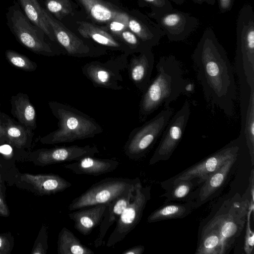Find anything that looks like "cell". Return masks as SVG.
I'll return each instance as SVG.
<instances>
[{
	"instance_id": "1",
	"label": "cell",
	"mask_w": 254,
	"mask_h": 254,
	"mask_svg": "<svg viewBox=\"0 0 254 254\" xmlns=\"http://www.w3.org/2000/svg\"><path fill=\"white\" fill-rule=\"evenodd\" d=\"M191 58L206 100L232 117L237 97L234 72L225 49L211 27L204 31Z\"/></svg>"
},
{
	"instance_id": "2",
	"label": "cell",
	"mask_w": 254,
	"mask_h": 254,
	"mask_svg": "<svg viewBox=\"0 0 254 254\" xmlns=\"http://www.w3.org/2000/svg\"><path fill=\"white\" fill-rule=\"evenodd\" d=\"M156 69V76L142 92L139 105V122L145 121L160 107H170V104L180 96L187 85L183 76L181 64L175 56L160 57Z\"/></svg>"
},
{
	"instance_id": "3",
	"label": "cell",
	"mask_w": 254,
	"mask_h": 254,
	"mask_svg": "<svg viewBox=\"0 0 254 254\" xmlns=\"http://www.w3.org/2000/svg\"><path fill=\"white\" fill-rule=\"evenodd\" d=\"M53 115L58 119V128L40 138L44 144L68 143L94 137L103 128L93 118L70 105L49 102Z\"/></svg>"
},
{
	"instance_id": "4",
	"label": "cell",
	"mask_w": 254,
	"mask_h": 254,
	"mask_svg": "<svg viewBox=\"0 0 254 254\" xmlns=\"http://www.w3.org/2000/svg\"><path fill=\"white\" fill-rule=\"evenodd\" d=\"M235 70L239 88H254V11L250 3L241 8L236 21Z\"/></svg>"
},
{
	"instance_id": "5",
	"label": "cell",
	"mask_w": 254,
	"mask_h": 254,
	"mask_svg": "<svg viewBox=\"0 0 254 254\" xmlns=\"http://www.w3.org/2000/svg\"><path fill=\"white\" fill-rule=\"evenodd\" d=\"M6 17L7 25L16 39L30 51L48 57L64 53L61 48L45 40L44 32L30 22L17 2L8 8Z\"/></svg>"
},
{
	"instance_id": "6",
	"label": "cell",
	"mask_w": 254,
	"mask_h": 254,
	"mask_svg": "<svg viewBox=\"0 0 254 254\" xmlns=\"http://www.w3.org/2000/svg\"><path fill=\"white\" fill-rule=\"evenodd\" d=\"M141 182L138 178H105L93 184L86 191L74 198L69 204V210H76L93 205L108 204L127 193L134 191Z\"/></svg>"
},
{
	"instance_id": "7",
	"label": "cell",
	"mask_w": 254,
	"mask_h": 254,
	"mask_svg": "<svg viewBox=\"0 0 254 254\" xmlns=\"http://www.w3.org/2000/svg\"><path fill=\"white\" fill-rule=\"evenodd\" d=\"M174 111L170 107L164 108L153 118L133 129L124 145L125 154L133 160L144 157L161 136Z\"/></svg>"
},
{
	"instance_id": "8",
	"label": "cell",
	"mask_w": 254,
	"mask_h": 254,
	"mask_svg": "<svg viewBox=\"0 0 254 254\" xmlns=\"http://www.w3.org/2000/svg\"><path fill=\"white\" fill-rule=\"evenodd\" d=\"M205 159L192 165L178 175L161 183L164 189L178 182L200 178L204 182L207 177L222 166L228 160L240 154L242 145L246 142L244 133Z\"/></svg>"
},
{
	"instance_id": "9",
	"label": "cell",
	"mask_w": 254,
	"mask_h": 254,
	"mask_svg": "<svg viewBox=\"0 0 254 254\" xmlns=\"http://www.w3.org/2000/svg\"><path fill=\"white\" fill-rule=\"evenodd\" d=\"M129 55L122 53L104 61H93L81 67L82 74L94 86L113 90L124 88L121 71L127 68Z\"/></svg>"
},
{
	"instance_id": "10",
	"label": "cell",
	"mask_w": 254,
	"mask_h": 254,
	"mask_svg": "<svg viewBox=\"0 0 254 254\" xmlns=\"http://www.w3.org/2000/svg\"><path fill=\"white\" fill-rule=\"evenodd\" d=\"M6 183L9 186H15L39 196L62 192L72 186L70 182L58 175L23 173L19 171L16 166L10 169Z\"/></svg>"
},
{
	"instance_id": "11",
	"label": "cell",
	"mask_w": 254,
	"mask_h": 254,
	"mask_svg": "<svg viewBox=\"0 0 254 254\" xmlns=\"http://www.w3.org/2000/svg\"><path fill=\"white\" fill-rule=\"evenodd\" d=\"M151 189L150 186H142L141 182L137 185L131 200L116 222V227L107 242V247L114 246L123 240L139 223L151 198Z\"/></svg>"
},
{
	"instance_id": "12",
	"label": "cell",
	"mask_w": 254,
	"mask_h": 254,
	"mask_svg": "<svg viewBox=\"0 0 254 254\" xmlns=\"http://www.w3.org/2000/svg\"><path fill=\"white\" fill-rule=\"evenodd\" d=\"M43 9L44 15L53 31L56 41L66 55L79 58H97L107 53V49L83 41L45 8L43 7Z\"/></svg>"
},
{
	"instance_id": "13",
	"label": "cell",
	"mask_w": 254,
	"mask_h": 254,
	"mask_svg": "<svg viewBox=\"0 0 254 254\" xmlns=\"http://www.w3.org/2000/svg\"><path fill=\"white\" fill-rule=\"evenodd\" d=\"M190 114V104L186 100L180 110L169 120L149 161V165L170 159L182 139Z\"/></svg>"
},
{
	"instance_id": "14",
	"label": "cell",
	"mask_w": 254,
	"mask_h": 254,
	"mask_svg": "<svg viewBox=\"0 0 254 254\" xmlns=\"http://www.w3.org/2000/svg\"><path fill=\"white\" fill-rule=\"evenodd\" d=\"M99 152L96 146L89 145L57 146L39 149L24 154L22 161H29L35 166L44 167L62 162L75 161L86 156H94Z\"/></svg>"
},
{
	"instance_id": "15",
	"label": "cell",
	"mask_w": 254,
	"mask_h": 254,
	"mask_svg": "<svg viewBox=\"0 0 254 254\" xmlns=\"http://www.w3.org/2000/svg\"><path fill=\"white\" fill-rule=\"evenodd\" d=\"M250 201L246 198L236 200L223 213L213 217L217 221L222 240V253H226L240 235L246 222Z\"/></svg>"
},
{
	"instance_id": "16",
	"label": "cell",
	"mask_w": 254,
	"mask_h": 254,
	"mask_svg": "<svg viewBox=\"0 0 254 254\" xmlns=\"http://www.w3.org/2000/svg\"><path fill=\"white\" fill-rule=\"evenodd\" d=\"M153 19L171 42L185 40L199 25V20L195 17L174 8Z\"/></svg>"
},
{
	"instance_id": "17",
	"label": "cell",
	"mask_w": 254,
	"mask_h": 254,
	"mask_svg": "<svg viewBox=\"0 0 254 254\" xmlns=\"http://www.w3.org/2000/svg\"><path fill=\"white\" fill-rule=\"evenodd\" d=\"M128 28L146 46L152 49L165 35L160 26L138 10L128 12Z\"/></svg>"
},
{
	"instance_id": "18",
	"label": "cell",
	"mask_w": 254,
	"mask_h": 254,
	"mask_svg": "<svg viewBox=\"0 0 254 254\" xmlns=\"http://www.w3.org/2000/svg\"><path fill=\"white\" fill-rule=\"evenodd\" d=\"M148 49L139 53L138 55L132 54L127 65L128 76L134 86L143 92L151 80L154 64V56Z\"/></svg>"
},
{
	"instance_id": "19",
	"label": "cell",
	"mask_w": 254,
	"mask_h": 254,
	"mask_svg": "<svg viewBox=\"0 0 254 254\" xmlns=\"http://www.w3.org/2000/svg\"><path fill=\"white\" fill-rule=\"evenodd\" d=\"M76 23L77 30L83 38L92 40L106 49L132 55L130 49L126 44L105 28L87 21H77Z\"/></svg>"
},
{
	"instance_id": "20",
	"label": "cell",
	"mask_w": 254,
	"mask_h": 254,
	"mask_svg": "<svg viewBox=\"0 0 254 254\" xmlns=\"http://www.w3.org/2000/svg\"><path fill=\"white\" fill-rule=\"evenodd\" d=\"M95 22L106 25L115 19L128 21V12L104 0H76Z\"/></svg>"
},
{
	"instance_id": "21",
	"label": "cell",
	"mask_w": 254,
	"mask_h": 254,
	"mask_svg": "<svg viewBox=\"0 0 254 254\" xmlns=\"http://www.w3.org/2000/svg\"><path fill=\"white\" fill-rule=\"evenodd\" d=\"M119 162L112 159L94 156L84 157L74 162L64 165V167L76 175L100 176L115 170Z\"/></svg>"
},
{
	"instance_id": "22",
	"label": "cell",
	"mask_w": 254,
	"mask_h": 254,
	"mask_svg": "<svg viewBox=\"0 0 254 254\" xmlns=\"http://www.w3.org/2000/svg\"><path fill=\"white\" fill-rule=\"evenodd\" d=\"M238 156L229 159L219 168L207 177L201 185L197 197L195 200L196 207L209 200L222 187Z\"/></svg>"
},
{
	"instance_id": "23",
	"label": "cell",
	"mask_w": 254,
	"mask_h": 254,
	"mask_svg": "<svg viewBox=\"0 0 254 254\" xmlns=\"http://www.w3.org/2000/svg\"><path fill=\"white\" fill-rule=\"evenodd\" d=\"M85 209H78L68 214L74 222V228L80 234L87 236L100 225L106 208V204H101Z\"/></svg>"
},
{
	"instance_id": "24",
	"label": "cell",
	"mask_w": 254,
	"mask_h": 254,
	"mask_svg": "<svg viewBox=\"0 0 254 254\" xmlns=\"http://www.w3.org/2000/svg\"><path fill=\"white\" fill-rule=\"evenodd\" d=\"M242 131L244 135L251 164L254 165V92L240 96Z\"/></svg>"
},
{
	"instance_id": "25",
	"label": "cell",
	"mask_w": 254,
	"mask_h": 254,
	"mask_svg": "<svg viewBox=\"0 0 254 254\" xmlns=\"http://www.w3.org/2000/svg\"><path fill=\"white\" fill-rule=\"evenodd\" d=\"M134 191H131L106 204L104 215L100 224L99 232L94 242L95 248H97L102 246L109 228L114 222H117L123 210L130 203Z\"/></svg>"
},
{
	"instance_id": "26",
	"label": "cell",
	"mask_w": 254,
	"mask_h": 254,
	"mask_svg": "<svg viewBox=\"0 0 254 254\" xmlns=\"http://www.w3.org/2000/svg\"><path fill=\"white\" fill-rule=\"evenodd\" d=\"M204 182L200 178H193L175 183L166 188L161 195L165 197L164 203L171 201H183L196 199L201 185Z\"/></svg>"
},
{
	"instance_id": "27",
	"label": "cell",
	"mask_w": 254,
	"mask_h": 254,
	"mask_svg": "<svg viewBox=\"0 0 254 254\" xmlns=\"http://www.w3.org/2000/svg\"><path fill=\"white\" fill-rule=\"evenodd\" d=\"M197 208L195 201L191 200L184 203H166L154 210L148 216V223L183 218L190 214L192 211Z\"/></svg>"
},
{
	"instance_id": "28",
	"label": "cell",
	"mask_w": 254,
	"mask_h": 254,
	"mask_svg": "<svg viewBox=\"0 0 254 254\" xmlns=\"http://www.w3.org/2000/svg\"><path fill=\"white\" fill-rule=\"evenodd\" d=\"M195 254H222L218 224L213 218L204 227Z\"/></svg>"
},
{
	"instance_id": "29",
	"label": "cell",
	"mask_w": 254,
	"mask_h": 254,
	"mask_svg": "<svg viewBox=\"0 0 254 254\" xmlns=\"http://www.w3.org/2000/svg\"><path fill=\"white\" fill-rule=\"evenodd\" d=\"M24 14L30 22L40 28L52 41H56L53 31L38 0H17Z\"/></svg>"
},
{
	"instance_id": "30",
	"label": "cell",
	"mask_w": 254,
	"mask_h": 254,
	"mask_svg": "<svg viewBox=\"0 0 254 254\" xmlns=\"http://www.w3.org/2000/svg\"><path fill=\"white\" fill-rule=\"evenodd\" d=\"M12 114L20 124L30 128L36 127V114L28 96L21 93L12 97Z\"/></svg>"
},
{
	"instance_id": "31",
	"label": "cell",
	"mask_w": 254,
	"mask_h": 254,
	"mask_svg": "<svg viewBox=\"0 0 254 254\" xmlns=\"http://www.w3.org/2000/svg\"><path fill=\"white\" fill-rule=\"evenodd\" d=\"M7 117L4 121L6 142L18 149L29 148L32 141L30 128L22 125L16 124L8 117Z\"/></svg>"
},
{
	"instance_id": "32",
	"label": "cell",
	"mask_w": 254,
	"mask_h": 254,
	"mask_svg": "<svg viewBox=\"0 0 254 254\" xmlns=\"http://www.w3.org/2000/svg\"><path fill=\"white\" fill-rule=\"evenodd\" d=\"M58 254H93L94 252L82 244L74 234L66 227H63L58 235Z\"/></svg>"
},
{
	"instance_id": "33",
	"label": "cell",
	"mask_w": 254,
	"mask_h": 254,
	"mask_svg": "<svg viewBox=\"0 0 254 254\" xmlns=\"http://www.w3.org/2000/svg\"><path fill=\"white\" fill-rule=\"evenodd\" d=\"M45 9L59 20L73 12L69 0H45Z\"/></svg>"
},
{
	"instance_id": "34",
	"label": "cell",
	"mask_w": 254,
	"mask_h": 254,
	"mask_svg": "<svg viewBox=\"0 0 254 254\" xmlns=\"http://www.w3.org/2000/svg\"><path fill=\"white\" fill-rule=\"evenodd\" d=\"M140 7H149L151 9L148 13L149 17L161 15L171 11L174 8L169 0H137Z\"/></svg>"
},
{
	"instance_id": "35",
	"label": "cell",
	"mask_w": 254,
	"mask_h": 254,
	"mask_svg": "<svg viewBox=\"0 0 254 254\" xmlns=\"http://www.w3.org/2000/svg\"><path fill=\"white\" fill-rule=\"evenodd\" d=\"M5 57L10 64L22 70L32 71L37 68L36 63L31 61L25 56L13 50H7L5 52Z\"/></svg>"
},
{
	"instance_id": "36",
	"label": "cell",
	"mask_w": 254,
	"mask_h": 254,
	"mask_svg": "<svg viewBox=\"0 0 254 254\" xmlns=\"http://www.w3.org/2000/svg\"><path fill=\"white\" fill-rule=\"evenodd\" d=\"M126 44L130 50L132 54H137L148 49L128 28L124 30L117 37Z\"/></svg>"
},
{
	"instance_id": "37",
	"label": "cell",
	"mask_w": 254,
	"mask_h": 254,
	"mask_svg": "<svg viewBox=\"0 0 254 254\" xmlns=\"http://www.w3.org/2000/svg\"><path fill=\"white\" fill-rule=\"evenodd\" d=\"M254 212V201L250 200V203L247 214V225L244 249L246 254H254V233L251 229L250 218Z\"/></svg>"
},
{
	"instance_id": "38",
	"label": "cell",
	"mask_w": 254,
	"mask_h": 254,
	"mask_svg": "<svg viewBox=\"0 0 254 254\" xmlns=\"http://www.w3.org/2000/svg\"><path fill=\"white\" fill-rule=\"evenodd\" d=\"M48 249L47 227L43 224L35 241L30 254H46Z\"/></svg>"
},
{
	"instance_id": "39",
	"label": "cell",
	"mask_w": 254,
	"mask_h": 254,
	"mask_svg": "<svg viewBox=\"0 0 254 254\" xmlns=\"http://www.w3.org/2000/svg\"><path fill=\"white\" fill-rule=\"evenodd\" d=\"M15 166L14 163L0 159V195L4 199L6 196V181L10 170Z\"/></svg>"
},
{
	"instance_id": "40",
	"label": "cell",
	"mask_w": 254,
	"mask_h": 254,
	"mask_svg": "<svg viewBox=\"0 0 254 254\" xmlns=\"http://www.w3.org/2000/svg\"><path fill=\"white\" fill-rule=\"evenodd\" d=\"M14 243V237L10 232L0 233V254H10Z\"/></svg>"
},
{
	"instance_id": "41",
	"label": "cell",
	"mask_w": 254,
	"mask_h": 254,
	"mask_svg": "<svg viewBox=\"0 0 254 254\" xmlns=\"http://www.w3.org/2000/svg\"><path fill=\"white\" fill-rule=\"evenodd\" d=\"M127 22L118 19L113 20L105 25L104 28L117 38L122 32L128 28Z\"/></svg>"
},
{
	"instance_id": "42",
	"label": "cell",
	"mask_w": 254,
	"mask_h": 254,
	"mask_svg": "<svg viewBox=\"0 0 254 254\" xmlns=\"http://www.w3.org/2000/svg\"><path fill=\"white\" fill-rule=\"evenodd\" d=\"M219 12L224 13L230 11L234 5L235 0H217Z\"/></svg>"
},
{
	"instance_id": "43",
	"label": "cell",
	"mask_w": 254,
	"mask_h": 254,
	"mask_svg": "<svg viewBox=\"0 0 254 254\" xmlns=\"http://www.w3.org/2000/svg\"><path fill=\"white\" fill-rule=\"evenodd\" d=\"M10 211L5 199L0 195V216L7 217L9 216Z\"/></svg>"
},
{
	"instance_id": "44",
	"label": "cell",
	"mask_w": 254,
	"mask_h": 254,
	"mask_svg": "<svg viewBox=\"0 0 254 254\" xmlns=\"http://www.w3.org/2000/svg\"><path fill=\"white\" fill-rule=\"evenodd\" d=\"M145 250V247L142 245H137L132 247L122 252V254H142Z\"/></svg>"
},
{
	"instance_id": "45",
	"label": "cell",
	"mask_w": 254,
	"mask_h": 254,
	"mask_svg": "<svg viewBox=\"0 0 254 254\" xmlns=\"http://www.w3.org/2000/svg\"><path fill=\"white\" fill-rule=\"evenodd\" d=\"M0 145L6 142L4 123L0 119Z\"/></svg>"
},
{
	"instance_id": "46",
	"label": "cell",
	"mask_w": 254,
	"mask_h": 254,
	"mask_svg": "<svg viewBox=\"0 0 254 254\" xmlns=\"http://www.w3.org/2000/svg\"><path fill=\"white\" fill-rule=\"evenodd\" d=\"M192 1L198 4H202L206 3L207 4L213 5L215 4L216 0H192Z\"/></svg>"
},
{
	"instance_id": "47",
	"label": "cell",
	"mask_w": 254,
	"mask_h": 254,
	"mask_svg": "<svg viewBox=\"0 0 254 254\" xmlns=\"http://www.w3.org/2000/svg\"><path fill=\"white\" fill-rule=\"evenodd\" d=\"M171 0L177 5H182L185 1V0Z\"/></svg>"
},
{
	"instance_id": "48",
	"label": "cell",
	"mask_w": 254,
	"mask_h": 254,
	"mask_svg": "<svg viewBox=\"0 0 254 254\" xmlns=\"http://www.w3.org/2000/svg\"><path fill=\"white\" fill-rule=\"evenodd\" d=\"M106 1L111 2L115 5L117 4L121 0H106Z\"/></svg>"
}]
</instances>
